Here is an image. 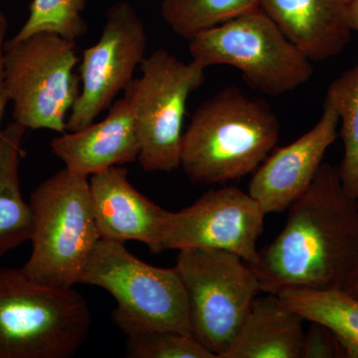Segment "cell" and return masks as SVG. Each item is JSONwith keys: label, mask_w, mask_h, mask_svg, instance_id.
I'll use <instances>...</instances> for the list:
<instances>
[{"label": "cell", "mask_w": 358, "mask_h": 358, "mask_svg": "<svg viewBox=\"0 0 358 358\" xmlns=\"http://www.w3.org/2000/svg\"><path fill=\"white\" fill-rule=\"evenodd\" d=\"M192 60L205 69L228 65L241 71L246 84L265 95L294 91L313 76L310 60L260 7L188 40Z\"/></svg>", "instance_id": "8992f818"}, {"label": "cell", "mask_w": 358, "mask_h": 358, "mask_svg": "<svg viewBox=\"0 0 358 358\" xmlns=\"http://www.w3.org/2000/svg\"><path fill=\"white\" fill-rule=\"evenodd\" d=\"M303 322L277 294L257 296L220 358H301Z\"/></svg>", "instance_id": "2e32d148"}, {"label": "cell", "mask_w": 358, "mask_h": 358, "mask_svg": "<svg viewBox=\"0 0 358 358\" xmlns=\"http://www.w3.org/2000/svg\"><path fill=\"white\" fill-rule=\"evenodd\" d=\"M257 8L258 0H162L160 14L176 35L190 40Z\"/></svg>", "instance_id": "ffe728a7"}, {"label": "cell", "mask_w": 358, "mask_h": 358, "mask_svg": "<svg viewBox=\"0 0 358 358\" xmlns=\"http://www.w3.org/2000/svg\"><path fill=\"white\" fill-rule=\"evenodd\" d=\"M324 100L333 106L341 122L345 148L338 166L341 183L346 193L358 200V63L334 80Z\"/></svg>", "instance_id": "d6986e66"}, {"label": "cell", "mask_w": 358, "mask_h": 358, "mask_svg": "<svg viewBox=\"0 0 358 358\" xmlns=\"http://www.w3.org/2000/svg\"><path fill=\"white\" fill-rule=\"evenodd\" d=\"M86 6L87 0H32L27 20L13 38L21 40L35 33L50 32L76 41L88 31L82 15Z\"/></svg>", "instance_id": "44dd1931"}, {"label": "cell", "mask_w": 358, "mask_h": 358, "mask_svg": "<svg viewBox=\"0 0 358 358\" xmlns=\"http://www.w3.org/2000/svg\"><path fill=\"white\" fill-rule=\"evenodd\" d=\"M147 30L134 7L117 1L106 13L100 39L85 49L79 76L82 88L67 119V131H77L95 122L134 80L145 57Z\"/></svg>", "instance_id": "30bf717a"}, {"label": "cell", "mask_w": 358, "mask_h": 358, "mask_svg": "<svg viewBox=\"0 0 358 358\" xmlns=\"http://www.w3.org/2000/svg\"><path fill=\"white\" fill-rule=\"evenodd\" d=\"M124 334L128 357L217 358L192 334L173 329H134Z\"/></svg>", "instance_id": "7402d4cb"}, {"label": "cell", "mask_w": 358, "mask_h": 358, "mask_svg": "<svg viewBox=\"0 0 358 358\" xmlns=\"http://www.w3.org/2000/svg\"><path fill=\"white\" fill-rule=\"evenodd\" d=\"M91 313L73 288L0 267V358H70L88 338Z\"/></svg>", "instance_id": "277c9868"}, {"label": "cell", "mask_w": 358, "mask_h": 358, "mask_svg": "<svg viewBox=\"0 0 358 358\" xmlns=\"http://www.w3.org/2000/svg\"><path fill=\"white\" fill-rule=\"evenodd\" d=\"M280 133L279 119L265 100L227 87L193 113L183 133L180 166L202 185L242 178L267 159Z\"/></svg>", "instance_id": "7a4b0ae2"}, {"label": "cell", "mask_w": 358, "mask_h": 358, "mask_svg": "<svg viewBox=\"0 0 358 358\" xmlns=\"http://www.w3.org/2000/svg\"><path fill=\"white\" fill-rule=\"evenodd\" d=\"M128 169L112 166L90 178L92 204L101 239L138 241L152 253L164 252L162 235L167 210L138 192Z\"/></svg>", "instance_id": "4fadbf2b"}, {"label": "cell", "mask_w": 358, "mask_h": 358, "mask_svg": "<svg viewBox=\"0 0 358 358\" xmlns=\"http://www.w3.org/2000/svg\"><path fill=\"white\" fill-rule=\"evenodd\" d=\"M176 268L187 294L190 333L220 358L261 292L258 278L241 257L222 250H180Z\"/></svg>", "instance_id": "9c48e42d"}, {"label": "cell", "mask_w": 358, "mask_h": 358, "mask_svg": "<svg viewBox=\"0 0 358 358\" xmlns=\"http://www.w3.org/2000/svg\"><path fill=\"white\" fill-rule=\"evenodd\" d=\"M29 204L32 252L21 268L38 284L73 288L101 239L88 176L64 167L35 188Z\"/></svg>", "instance_id": "3957f363"}, {"label": "cell", "mask_w": 358, "mask_h": 358, "mask_svg": "<svg viewBox=\"0 0 358 358\" xmlns=\"http://www.w3.org/2000/svg\"><path fill=\"white\" fill-rule=\"evenodd\" d=\"M258 4L310 61L338 55L352 38L345 0H258Z\"/></svg>", "instance_id": "9a60e30c"}, {"label": "cell", "mask_w": 358, "mask_h": 358, "mask_svg": "<svg viewBox=\"0 0 358 358\" xmlns=\"http://www.w3.org/2000/svg\"><path fill=\"white\" fill-rule=\"evenodd\" d=\"M288 211L281 232L248 264L261 292L348 291L358 275V200L346 193L338 167L322 164Z\"/></svg>", "instance_id": "6da1fadb"}, {"label": "cell", "mask_w": 358, "mask_h": 358, "mask_svg": "<svg viewBox=\"0 0 358 358\" xmlns=\"http://www.w3.org/2000/svg\"><path fill=\"white\" fill-rule=\"evenodd\" d=\"M7 30H8V20H7L6 14L0 11V126H1L2 120L6 114L7 103H9L3 76V52Z\"/></svg>", "instance_id": "cb8c5ba5"}, {"label": "cell", "mask_w": 358, "mask_h": 358, "mask_svg": "<svg viewBox=\"0 0 358 358\" xmlns=\"http://www.w3.org/2000/svg\"><path fill=\"white\" fill-rule=\"evenodd\" d=\"M141 75L124 89L140 145L138 162L147 173L180 167L187 100L205 81V68L157 49L141 63Z\"/></svg>", "instance_id": "ba28073f"}, {"label": "cell", "mask_w": 358, "mask_h": 358, "mask_svg": "<svg viewBox=\"0 0 358 358\" xmlns=\"http://www.w3.org/2000/svg\"><path fill=\"white\" fill-rule=\"evenodd\" d=\"M50 147L66 169L86 176L136 162L140 145L129 103L124 96L115 100L103 121L62 134Z\"/></svg>", "instance_id": "5bb4252c"}, {"label": "cell", "mask_w": 358, "mask_h": 358, "mask_svg": "<svg viewBox=\"0 0 358 358\" xmlns=\"http://www.w3.org/2000/svg\"><path fill=\"white\" fill-rule=\"evenodd\" d=\"M80 284L100 287L114 296L113 320L124 334L134 329L192 334L187 294L176 266L155 267L136 258L124 244L100 239Z\"/></svg>", "instance_id": "5b68a950"}, {"label": "cell", "mask_w": 358, "mask_h": 358, "mask_svg": "<svg viewBox=\"0 0 358 358\" xmlns=\"http://www.w3.org/2000/svg\"><path fill=\"white\" fill-rule=\"evenodd\" d=\"M303 320L327 327L343 357L358 358V298L346 291L285 289L277 294Z\"/></svg>", "instance_id": "ac0fdd59"}, {"label": "cell", "mask_w": 358, "mask_h": 358, "mask_svg": "<svg viewBox=\"0 0 358 358\" xmlns=\"http://www.w3.org/2000/svg\"><path fill=\"white\" fill-rule=\"evenodd\" d=\"M348 18L352 31L358 32V0L348 2Z\"/></svg>", "instance_id": "d4e9b609"}, {"label": "cell", "mask_w": 358, "mask_h": 358, "mask_svg": "<svg viewBox=\"0 0 358 358\" xmlns=\"http://www.w3.org/2000/svg\"><path fill=\"white\" fill-rule=\"evenodd\" d=\"M338 124L333 106L324 100L315 126L294 143L278 148L254 171L249 194L266 215L287 210L312 185L327 150L338 138Z\"/></svg>", "instance_id": "7c38bea8"}, {"label": "cell", "mask_w": 358, "mask_h": 358, "mask_svg": "<svg viewBox=\"0 0 358 358\" xmlns=\"http://www.w3.org/2000/svg\"><path fill=\"white\" fill-rule=\"evenodd\" d=\"M26 131L15 121L0 131V259L31 235V207L23 199L20 180Z\"/></svg>", "instance_id": "e0dca14e"}, {"label": "cell", "mask_w": 358, "mask_h": 358, "mask_svg": "<svg viewBox=\"0 0 358 358\" xmlns=\"http://www.w3.org/2000/svg\"><path fill=\"white\" fill-rule=\"evenodd\" d=\"M265 216L255 199L235 186L205 192L189 207L167 211L162 246L167 250L230 252L252 265L258 260Z\"/></svg>", "instance_id": "8fae6325"}, {"label": "cell", "mask_w": 358, "mask_h": 358, "mask_svg": "<svg viewBox=\"0 0 358 358\" xmlns=\"http://www.w3.org/2000/svg\"><path fill=\"white\" fill-rule=\"evenodd\" d=\"M345 1L348 3V2L352 1V0H345Z\"/></svg>", "instance_id": "4316f807"}, {"label": "cell", "mask_w": 358, "mask_h": 358, "mask_svg": "<svg viewBox=\"0 0 358 358\" xmlns=\"http://www.w3.org/2000/svg\"><path fill=\"white\" fill-rule=\"evenodd\" d=\"M348 293L352 294V296H357L358 298V275L355 281L352 282V286L348 289Z\"/></svg>", "instance_id": "484cf974"}, {"label": "cell", "mask_w": 358, "mask_h": 358, "mask_svg": "<svg viewBox=\"0 0 358 358\" xmlns=\"http://www.w3.org/2000/svg\"><path fill=\"white\" fill-rule=\"evenodd\" d=\"M343 357L338 339L327 327L317 322H310L305 334L301 358Z\"/></svg>", "instance_id": "603a6c76"}, {"label": "cell", "mask_w": 358, "mask_h": 358, "mask_svg": "<svg viewBox=\"0 0 358 358\" xmlns=\"http://www.w3.org/2000/svg\"><path fill=\"white\" fill-rule=\"evenodd\" d=\"M76 41L50 32L6 40L4 85L13 120L27 129L67 131V115L80 95Z\"/></svg>", "instance_id": "52a82bcc"}]
</instances>
